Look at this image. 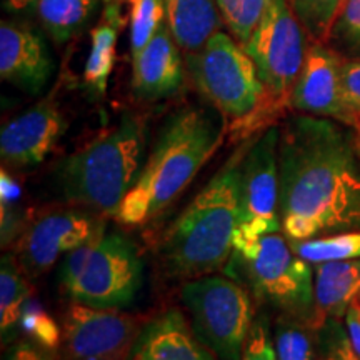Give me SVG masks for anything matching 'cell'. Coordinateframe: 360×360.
I'll return each mask as SVG.
<instances>
[{
  "instance_id": "1",
  "label": "cell",
  "mask_w": 360,
  "mask_h": 360,
  "mask_svg": "<svg viewBox=\"0 0 360 360\" xmlns=\"http://www.w3.org/2000/svg\"><path fill=\"white\" fill-rule=\"evenodd\" d=\"M345 127L307 114L281 127L278 212L290 240L360 229V139Z\"/></svg>"
},
{
  "instance_id": "2",
  "label": "cell",
  "mask_w": 360,
  "mask_h": 360,
  "mask_svg": "<svg viewBox=\"0 0 360 360\" xmlns=\"http://www.w3.org/2000/svg\"><path fill=\"white\" fill-rule=\"evenodd\" d=\"M225 130V120L200 107H186L169 117L114 215L117 222L135 227L164 212L215 154Z\"/></svg>"
},
{
  "instance_id": "3",
  "label": "cell",
  "mask_w": 360,
  "mask_h": 360,
  "mask_svg": "<svg viewBox=\"0 0 360 360\" xmlns=\"http://www.w3.org/2000/svg\"><path fill=\"white\" fill-rule=\"evenodd\" d=\"M249 143L250 137L165 231L159 252L174 276H209L231 260L238 225L242 164Z\"/></svg>"
},
{
  "instance_id": "4",
  "label": "cell",
  "mask_w": 360,
  "mask_h": 360,
  "mask_svg": "<svg viewBox=\"0 0 360 360\" xmlns=\"http://www.w3.org/2000/svg\"><path fill=\"white\" fill-rule=\"evenodd\" d=\"M146 162V124L124 114L119 124L62 162L57 180L72 204L115 215Z\"/></svg>"
},
{
  "instance_id": "5",
  "label": "cell",
  "mask_w": 360,
  "mask_h": 360,
  "mask_svg": "<svg viewBox=\"0 0 360 360\" xmlns=\"http://www.w3.org/2000/svg\"><path fill=\"white\" fill-rule=\"evenodd\" d=\"M193 85L219 110L227 129L249 139L265 120V90L249 53L231 35L215 32L199 51L187 53Z\"/></svg>"
},
{
  "instance_id": "6",
  "label": "cell",
  "mask_w": 360,
  "mask_h": 360,
  "mask_svg": "<svg viewBox=\"0 0 360 360\" xmlns=\"http://www.w3.org/2000/svg\"><path fill=\"white\" fill-rule=\"evenodd\" d=\"M142 260L124 233H101L67 254L60 283L72 302L97 309H124L137 295Z\"/></svg>"
},
{
  "instance_id": "7",
  "label": "cell",
  "mask_w": 360,
  "mask_h": 360,
  "mask_svg": "<svg viewBox=\"0 0 360 360\" xmlns=\"http://www.w3.org/2000/svg\"><path fill=\"white\" fill-rule=\"evenodd\" d=\"M305 29L297 19L290 0H269L265 12L244 45L265 90V120L270 122L290 107V97L302 70Z\"/></svg>"
},
{
  "instance_id": "8",
  "label": "cell",
  "mask_w": 360,
  "mask_h": 360,
  "mask_svg": "<svg viewBox=\"0 0 360 360\" xmlns=\"http://www.w3.org/2000/svg\"><path fill=\"white\" fill-rule=\"evenodd\" d=\"M232 262L244 272L259 299L282 309L287 315L310 321L314 310V274L310 262L292 250L278 233L259 240H233Z\"/></svg>"
},
{
  "instance_id": "9",
  "label": "cell",
  "mask_w": 360,
  "mask_h": 360,
  "mask_svg": "<svg viewBox=\"0 0 360 360\" xmlns=\"http://www.w3.org/2000/svg\"><path fill=\"white\" fill-rule=\"evenodd\" d=\"M182 302L192 328L219 360H240L254 323L252 299L240 283L220 276H202L182 287Z\"/></svg>"
},
{
  "instance_id": "10",
  "label": "cell",
  "mask_w": 360,
  "mask_h": 360,
  "mask_svg": "<svg viewBox=\"0 0 360 360\" xmlns=\"http://www.w3.org/2000/svg\"><path fill=\"white\" fill-rule=\"evenodd\" d=\"M278 141L281 127L277 125L250 137L242 164L238 225L233 240H259L282 227L278 212Z\"/></svg>"
},
{
  "instance_id": "11",
  "label": "cell",
  "mask_w": 360,
  "mask_h": 360,
  "mask_svg": "<svg viewBox=\"0 0 360 360\" xmlns=\"http://www.w3.org/2000/svg\"><path fill=\"white\" fill-rule=\"evenodd\" d=\"M142 326L119 309L72 302L62 321L64 360H129Z\"/></svg>"
},
{
  "instance_id": "12",
  "label": "cell",
  "mask_w": 360,
  "mask_h": 360,
  "mask_svg": "<svg viewBox=\"0 0 360 360\" xmlns=\"http://www.w3.org/2000/svg\"><path fill=\"white\" fill-rule=\"evenodd\" d=\"M105 232L97 214L82 209L47 214L30 225L19 242V264L29 277L49 272L58 257Z\"/></svg>"
},
{
  "instance_id": "13",
  "label": "cell",
  "mask_w": 360,
  "mask_h": 360,
  "mask_svg": "<svg viewBox=\"0 0 360 360\" xmlns=\"http://www.w3.org/2000/svg\"><path fill=\"white\" fill-rule=\"evenodd\" d=\"M342 58L323 42L307 47L305 60L290 97V109L323 117L352 129V119L342 94Z\"/></svg>"
},
{
  "instance_id": "14",
  "label": "cell",
  "mask_w": 360,
  "mask_h": 360,
  "mask_svg": "<svg viewBox=\"0 0 360 360\" xmlns=\"http://www.w3.org/2000/svg\"><path fill=\"white\" fill-rule=\"evenodd\" d=\"M67 130V120L52 97L44 98L24 114L4 125L0 134V157L13 169L42 164Z\"/></svg>"
},
{
  "instance_id": "15",
  "label": "cell",
  "mask_w": 360,
  "mask_h": 360,
  "mask_svg": "<svg viewBox=\"0 0 360 360\" xmlns=\"http://www.w3.org/2000/svg\"><path fill=\"white\" fill-rule=\"evenodd\" d=\"M132 89L141 101H160L177 94L186 79L180 47L167 24H162L141 52L135 53Z\"/></svg>"
},
{
  "instance_id": "16",
  "label": "cell",
  "mask_w": 360,
  "mask_h": 360,
  "mask_svg": "<svg viewBox=\"0 0 360 360\" xmlns=\"http://www.w3.org/2000/svg\"><path fill=\"white\" fill-rule=\"evenodd\" d=\"M53 62L39 34L4 20L0 24V77L29 94H39L51 79Z\"/></svg>"
},
{
  "instance_id": "17",
  "label": "cell",
  "mask_w": 360,
  "mask_h": 360,
  "mask_svg": "<svg viewBox=\"0 0 360 360\" xmlns=\"http://www.w3.org/2000/svg\"><path fill=\"white\" fill-rule=\"evenodd\" d=\"M129 360H219L200 342L186 315L170 309L142 327Z\"/></svg>"
},
{
  "instance_id": "18",
  "label": "cell",
  "mask_w": 360,
  "mask_h": 360,
  "mask_svg": "<svg viewBox=\"0 0 360 360\" xmlns=\"http://www.w3.org/2000/svg\"><path fill=\"white\" fill-rule=\"evenodd\" d=\"M360 292V259L317 264L314 282V310L309 326L319 330L330 319L345 315Z\"/></svg>"
},
{
  "instance_id": "19",
  "label": "cell",
  "mask_w": 360,
  "mask_h": 360,
  "mask_svg": "<svg viewBox=\"0 0 360 360\" xmlns=\"http://www.w3.org/2000/svg\"><path fill=\"white\" fill-rule=\"evenodd\" d=\"M125 24L119 0H103L102 20L90 32V52L84 67V84L94 97L102 98L115 65L119 32Z\"/></svg>"
},
{
  "instance_id": "20",
  "label": "cell",
  "mask_w": 360,
  "mask_h": 360,
  "mask_svg": "<svg viewBox=\"0 0 360 360\" xmlns=\"http://www.w3.org/2000/svg\"><path fill=\"white\" fill-rule=\"evenodd\" d=\"M165 24L186 53L204 47L220 27L215 0H164Z\"/></svg>"
},
{
  "instance_id": "21",
  "label": "cell",
  "mask_w": 360,
  "mask_h": 360,
  "mask_svg": "<svg viewBox=\"0 0 360 360\" xmlns=\"http://www.w3.org/2000/svg\"><path fill=\"white\" fill-rule=\"evenodd\" d=\"M101 0H37V15L57 44L69 42L87 25Z\"/></svg>"
},
{
  "instance_id": "22",
  "label": "cell",
  "mask_w": 360,
  "mask_h": 360,
  "mask_svg": "<svg viewBox=\"0 0 360 360\" xmlns=\"http://www.w3.org/2000/svg\"><path fill=\"white\" fill-rule=\"evenodd\" d=\"M27 274L13 255H4L0 265V330L4 342L11 340L20 328V317L32 289Z\"/></svg>"
},
{
  "instance_id": "23",
  "label": "cell",
  "mask_w": 360,
  "mask_h": 360,
  "mask_svg": "<svg viewBox=\"0 0 360 360\" xmlns=\"http://www.w3.org/2000/svg\"><path fill=\"white\" fill-rule=\"evenodd\" d=\"M290 247L299 257L315 265L334 260L360 259V229L307 240H290Z\"/></svg>"
},
{
  "instance_id": "24",
  "label": "cell",
  "mask_w": 360,
  "mask_h": 360,
  "mask_svg": "<svg viewBox=\"0 0 360 360\" xmlns=\"http://www.w3.org/2000/svg\"><path fill=\"white\" fill-rule=\"evenodd\" d=\"M347 0H290L297 19L314 42H327Z\"/></svg>"
},
{
  "instance_id": "25",
  "label": "cell",
  "mask_w": 360,
  "mask_h": 360,
  "mask_svg": "<svg viewBox=\"0 0 360 360\" xmlns=\"http://www.w3.org/2000/svg\"><path fill=\"white\" fill-rule=\"evenodd\" d=\"M269 0H215L222 24L244 47L262 19Z\"/></svg>"
},
{
  "instance_id": "26",
  "label": "cell",
  "mask_w": 360,
  "mask_h": 360,
  "mask_svg": "<svg viewBox=\"0 0 360 360\" xmlns=\"http://www.w3.org/2000/svg\"><path fill=\"white\" fill-rule=\"evenodd\" d=\"M314 330L304 319L283 315L276 326V350L278 360H314V345L310 339Z\"/></svg>"
},
{
  "instance_id": "27",
  "label": "cell",
  "mask_w": 360,
  "mask_h": 360,
  "mask_svg": "<svg viewBox=\"0 0 360 360\" xmlns=\"http://www.w3.org/2000/svg\"><path fill=\"white\" fill-rule=\"evenodd\" d=\"M130 2V49L132 57L146 47L165 22L164 0H129Z\"/></svg>"
},
{
  "instance_id": "28",
  "label": "cell",
  "mask_w": 360,
  "mask_h": 360,
  "mask_svg": "<svg viewBox=\"0 0 360 360\" xmlns=\"http://www.w3.org/2000/svg\"><path fill=\"white\" fill-rule=\"evenodd\" d=\"M20 328L29 339L37 342L42 347L57 352L62 345V326L45 310L42 305L29 299L20 317Z\"/></svg>"
},
{
  "instance_id": "29",
  "label": "cell",
  "mask_w": 360,
  "mask_h": 360,
  "mask_svg": "<svg viewBox=\"0 0 360 360\" xmlns=\"http://www.w3.org/2000/svg\"><path fill=\"white\" fill-rule=\"evenodd\" d=\"M330 39L360 53V0H347L337 17Z\"/></svg>"
},
{
  "instance_id": "30",
  "label": "cell",
  "mask_w": 360,
  "mask_h": 360,
  "mask_svg": "<svg viewBox=\"0 0 360 360\" xmlns=\"http://www.w3.org/2000/svg\"><path fill=\"white\" fill-rule=\"evenodd\" d=\"M240 360H278L276 344L270 337L267 317L259 315L255 317L252 328L247 337Z\"/></svg>"
},
{
  "instance_id": "31",
  "label": "cell",
  "mask_w": 360,
  "mask_h": 360,
  "mask_svg": "<svg viewBox=\"0 0 360 360\" xmlns=\"http://www.w3.org/2000/svg\"><path fill=\"white\" fill-rule=\"evenodd\" d=\"M342 94L352 119V129L360 137V60L344 58L342 60Z\"/></svg>"
},
{
  "instance_id": "32",
  "label": "cell",
  "mask_w": 360,
  "mask_h": 360,
  "mask_svg": "<svg viewBox=\"0 0 360 360\" xmlns=\"http://www.w3.org/2000/svg\"><path fill=\"white\" fill-rule=\"evenodd\" d=\"M339 319H330L322 330V355L321 360H355V352L350 344L347 332L337 322Z\"/></svg>"
},
{
  "instance_id": "33",
  "label": "cell",
  "mask_w": 360,
  "mask_h": 360,
  "mask_svg": "<svg viewBox=\"0 0 360 360\" xmlns=\"http://www.w3.org/2000/svg\"><path fill=\"white\" fill-rule=\"evenodd\" d=\"M4 360H57L56 352L42 347L32 339H20L11 345Z\"/></svg>"
},
{
  "instance_id": "34",
  "label": "cell",
  "mask_w": 360,
  "mask_h": 360,
  "mask_svg": "<svg viewBox=\"0 0 360 360\" xmlns=\"http://www.w3.org/2000/svg\"><path fill=\"white\" fill-rule=\"evenodd\" d=\"M345 327H347V335L354 352L360 359V292L345 310Z\"/></svg>"
},
{
  "instance_id": "35",
  "label": "cell",
  "mask_w": 360,
  "mask_h": 360,
  "mask_svg": "<svg viewBox=\"0 0 360 360\" xmlns=\"http://www.w3.org/2000/svg\"><path fill=\"white\" fill-rule=\"evenodd\" d=\"M2 4L8 12H25L37 6V0H4Z\"/></svg>"
},
{
  "instance_id": "36",
  "label": "cell",
  "mask_w": 360,
  "mask_h": 360,
  "mask_svg": "<svg viewBox=\"0 0 360 360\" xmlns=\"http://www.w3.org/2000/svg\"><path fill=\"white\" fill-rule=\"evenodd\" d=\"M355 360H360V359L357 357V354H355Z\"/></svg>"
},
{
  "instance_id": "37",
  "label": "cell",
  "mask_w": 360,
  "mask_h": 360,
  "mask_svg": "<svg viewBox=\"0 0 360 360\" xmlns=\"http://www.w3.org/2000/svg\"><path fill=\"white\" fill-rule=\"evenodd\" d=\"M359 139H360V137H359Z\"/></svg>"
}]
</instances>
